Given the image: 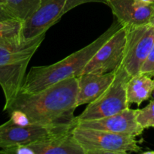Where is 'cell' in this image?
<instances>
[{
	"label": "cell",
	"mask_w": 154,
	"mask_h": 154,
	"mask_svg": "<svg viewBox=\"0 0 154 154\" xmlns=\"http://www.w3.org/2000/svg\"><path fill=\"white\" fill-rule=\"evenodd\" d=\"M74 129L50 135L29 146L35 154H84L74 136Z\"/></svg>",
	"instance_id": "obj_13"
},
{
	"label": "cell",
	"mask_w": 154,
	"mask_h": 154,
	"mask_svg": "<svg viewBox=\"0 0 154 154\" xmlns=\"http://www.w3.org/2000/svg\"><path fill=\"white\" fill-rule=\"evenodd\" d=\"M116 71L105 74H84L78 77L77 105L94 102L111 86L116 75Z\"/></svg>",
	"instance_id": "obj_12"
},
{
	"label": "cell",
	"mask_w": 154,
	"mask_h": 154,
	"mask_svg": "<svg viewBox=\"0 0 154 154\" xmlns=\"http://www.w3.org/2000/svg\"><path fill=\"white\" fill-rule=\"evenodd\" d=\"M23 21L8 19L0 20V44H12L23 40L22 36Z\"/></svg>",
	"instance_id": "obj_15"
},
{
	"label": "cell",
	"mask_w": 154,
	"mask_h": 154,
	"mask_svg": "<svg viewBox=\"0 0 154 154\" xmlns=\"http://www.w3.org/2000/svg\"><path fill=\"white\" fill-rule=\"evenodd\" d=\"M77 125L81 127L128 135L135 138L141 135L144 130L137 120L136 110L129 108L109 117L77 121Z\"/></svg>",
	"instance_id": "obj_10"
},
{
	"label": "cell",
	"mask_w": 154,
	"mask_h": 154,
	"mask_svg": "<svg viewBox=\"0 0 154 154\" xmlns=\"http://www.w3.org/2000/svg\"><path fill=\"white\" fill-rule=\"evenodd\" d=\"M126 41V30L121 26L98 50L81 75L105 74L116 70L123 61Z\"/></svg>",
	"instance_id": "obj_9"
},
{
	"label": "cell",
	"mask_w": 154,
	"mask_h": 154,
	"mask_svg": "<svg viewBox=\"0 0 154 154\" xmlns=\"http://www.w3.org/2000/svg\"><path fill=\"white\" fill-rule=\"evenodd\" d=\"M4 2L15 17L25 21L36 11L41 0H4Z\"/></svg>",
	"instance_id": "obj_16"
},
{
	"label": "cell",
	"mask_w": 154,
	"mask_h": 154,
	"mask_svg": "<svg viewBox=\"0 0 154 154\" xmlns=\"http://www.w3.org/2000/svg\"><path fill=\"white\" fill-rule=\"evenodd\" d=\"M73 135L84 154H128L140 153L141 147L135 137L77 125Z\"/></svg>",
	"instance_id": "obj_4"
},
{
	"label": "cell",
	"mask_w": 154,
	"mask_h": 154,
	"mask_svg": "<svg viewBox=\"0 0 154 154\" xmlns=\"http://www.w3.org/2000/svg\"><path fill=\"white\" fill-rule=\"evenodd\" d=\"M92 2L106 4V0H41L36 11L23 21V38L30 40L45 34L68 11Z\"/></svg>",
	"instance_id": "obj_6"
},
{
	"label": "cell",
	"mask_w": 154,
	"mask_h": 154,
	"mask_svg": "<svg viewBox=\"0 0 154 154\" xmlns=\"http://www.w3.org/2000/svg\"><path fill=\"white\" fill-rule=\"evenodd\" d=\"M117 20L90 45L63 60L49 66H33L29 69L20 89L21 93H35L63 80L78 77L98 50L121 27Z\"/></svg>",
	"instance_id": "obj_2"
},
{
	"label": "cell",
	"mask_w": 154,
	"mask_h": 154,
	"mask_svg": "<svg viewBox=\"0 0 154 154\" xmlns=\"http://www.w3.org/2000/svg\"><path fill=\"white\" fill-rule=\"evenodd\" d=\"M142 154H154V151H144L142 152Z\"/></svg>",
	"instance_id": "obj_24"
},
{
	"label": "cell",
	"mask_w": 154,
	"mask_h": 154,
	"mask_svg": "<svg viewBox=\"0 0 154 154\" xmlns=\"http://www.w3.org/2000/svg\"><path fill=\"white\" fill-rule=\"evenodd\" d=\"M139 74L151 78L154 76V43L148 57L141 66Z\"/></svg>",
	"instance_id": "obj_19"
},
{
	"label": "cell",
	"mask_w": 154,
	"mask_h": 154,
	"mask_svg": "<svg viewBox=\"0 0 154 154\" xmlns=\"http://www.w3.org/2000/svg\"><path fill=\"white\" fill-rule=\"evenodd\" d=\"M0 2H4V0H0Z\"/></svg>",
	"instance_id": "obj_25"
},
{
	"label": "cell",
	"mask_w": 154,
	"mask_h": 154,
	"mask_svg": "<svg viewBox=\"0 0 154 154\" xmlns=\"http://www.w3.org/2000/svg\"><path fill=\"white\" fill-rule=\"evenodd\" d=\"M136 1L141 3H144V4H150V3L154 2V0H136Z\"/></svg>",
	"instance_id": "obj_22"
},
{
	"label": "cell",
	"mask_w": 154,
	"mask_h": 154,
	"mask_svg": "<svg viewBox=\"0 0 154 154\" xmlns=\"http://www.w3.org/2000/svg\"><path fill=\"white\" fill-rule=\"evenodd\" d=\"M148 25L150 26L153 27V28H154V15H153V17H152L151 19L150 20V21H149Z\"/></svg>",
	"instance_id": "obj_23"
},
{
	"label": "cell",
	"mask_w": 154,
	"mask_h": 154,
	"mask_svg": "<svg viewBox=\"0 0 154 154\" xmlns=\"http://www.w3.org/2000/svg\"><path fill=\"white\" fill-rule=\"evenodd\" d=\"M7 113L10 117L9 120L14 124L22 126L32 124L26 114L20 110H11V111H8Z\"/></svg>",
	"instance_id": "obj_18"
},
{
	"label": "cell",
	"mask_w": 154,
	"mask_h": 154,
	"mask_svg": "<svg viewBox=\"0 0 154 154\" xmlns=\"http://www.w3.org/2000/svg\"><path fill=\"white\" fill-rule=\"evenodd\" d=\"M78 77L63 80L35 93L19 92L6 112L20 110L32 124L68 126L77 124Z\"/></svg>",
	"instance_id": "obj_1"
},
{
	"label": "cell",
	"mask_w": 154,
	"mask_h": 154,
	"mask_svg": "<svg viewBox=\"0 0 154 154\" xmlns=\"http://www.w3.org/2000/svg\"><path fill=\"white\" fill-rule=\"evenodd\" d=\"M45 35L46 33L30 40L0 44V87L5 96L4 111L20 91L29 63Z\"/></svg>",
	"instance_id": "obj_3"
},
{
	"label": "cell",
	"mask_w": 154,
	"mask_h": 154,
	"mask_svg": "<svg viewBox=\"0 0 154 154\" xmlns=\"http://www.w3.org/2000/svg\"><path fill=\"white\" fill-rule=\"evenodd\" d=\"M17 19L15 17L14 15L11 12L8 8L4 2H0V20H4L8 19ZM19 20V19H18Z\"/></svg>",
	"instance_id": "obj_21"
},
{
	"label": "cell",
	"mask_w": 154,
	"mask_h": 154,
	"mask_svg": "<svg viewBox=\"0 0 154 154\" xmlns=\"http://www.w3.org/2000/svg\"><path fill=\"white\" fill-rule=\"evenodd\" d=\"M106 5L124 28L147 25L154 15V2L144 4L136 0H106Z\"/></svg>",
	"instance_id": "obj_11"
},
{
	"label": "cell",
	"mask_w": 154,
	"mask_h": 154,
	"mask_svg": "<svg viewBox=\"0 0 154 154\" xmlns=\"http://www.w3.org/2000/svg\"><path fill=\"white\" fill-rule=\"evenodd\" d=\"M76 126L77 124L68 126L31 124L22 126L14 124L8 120L0 125V149L19 144H30L54 134L70 130Z\"/></svg>",
	"instance_id": "obj_8"
},
{
	"label": "cell",
	"mask_w": 154,
	"mask_h": 154,
	"mask_svg": "<svg viewBox=\"0 0 154 154\" xmlns=\"http://www.w3.org/2000/svg\"><path fill=\"white\" fill-rule=\"evenodd\" d=\"M136 117L144 129L154 127V99L144 108L136 110Z\"/></svg>",
	"instance_id": "obj_17"
},
{
	"label": "cell",
	"mask_w": 154,
	"mask_h": 154,
	"mask_svg": "<svg viewBox=\"0 0 154 154\" xmlns=\"http://www.w3.org/2000/svg\"><path fill=\"white\" fill-rule=\"evenodd\" d=\"M131 77L120 64L116 71L115 78L112 84L99 96L77 116L76 120H95L114 115L129 108L126 87Z\"/></svg>",
	"instance_id": "obj_5"
},
{
	"label": "cell",
	"mask_w": 154,
	"mask_h": 154,
	"mask_svg": "<svg viewBox=\"0 0 154 154\" xmlns=\"http://www.w3.org/2000/svg\"><path fill=\"white\" fill-rule=\"evenodd\" d=\"M154 90V80L147 75H138L131 77L127 83L126 93L129 105L140 106L151 97Z\"/></svg>",
	"instance_id": "obj_14"
},
{
	"label": "cell",
	"mask_w": 154,
	"mask_h": 154,
	"mask_svg": "<svg viewBox=\"0 0 154 154\" xmlns=\"http://www.w3.org/2000/svg\"><path fill=\"white\" fill-rule=\"evenodd\" d=\"M126 41L122 66L130 77L138 75L154 43V28L148 24L125 28Z\"/></svg>",
	"instance_id": "obj_7"
},
{
	"label": "cell",
	"mask_w": 154,
	"mask_h": 154,
	"mask_svg": "<svg viewBox=\"0 0 154 154\" xmlns=\"http://www.w3.org/2000/svg\"><path fill=\"white\" fill-rule=\"evenodd\" d=\"M153 99H154V90H153Z\"/></svg>",
	"instance_id": "obj_26"
},
{
	"label": "cell",
	"mask_w": 154,
	"mask_h": 154,
	"mask_svg": "<svg viewBox=\"0 0 154 154\" xmlns=\"http://www.w3.org/2000/svg\"><path fill=\"white\" fill-rule=\"evenodd\" d=\"M2 154H35L29 144H19L5 149H0Z\"/></svg>",
	"instance_id": "obj_20"
}]
</instances>
